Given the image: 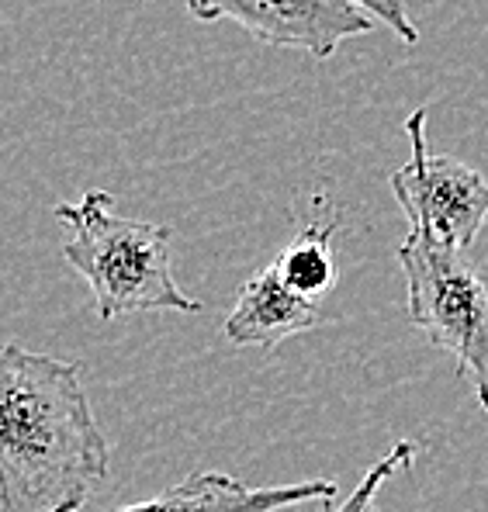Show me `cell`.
<instances>
[{
  "label": "cell",
  "mask_w": 488,
  "mask_h": 512,
  "mask_svg": "<svg viewBox=\"0 0 488 512\" xmlns=\"http://www.w3.org/2000/svg\"><path fill=\"white\" fill-rule=\"evenodd\" d=\"M111 447L80 364L7 343L0 353V506L80 512L108 478Z\"/></svg>",
  "instance_id": "cell-1"
},
{
  "label": "cell",
  "mask_w": 488,
  "mask_h": 512,
  "mask_svg": "<svg viewBox=\"0 0 488 512\" xmlns=\"http://www.w3.org/2000/svg\"><path fill=\"white\" fill-rule=\"evenodd\" d=\"M56 218L73 229L63 260L87 281L104 322L135 312H201V301L187 298L174 281L170 225L118 215L108 191H87L73 205H56Z\"/></svg>",
  "instance_id": "cell-2"
},
{
  "label": "cell",
  "mask_w": 488,
  "mask_h": 512,
  "mask_svg": "<svg viewBox=\"0 0 488 512\" xmlns=\"http://www.w3.org/2000/svg\"><path fill=\"white\" fill-rule=\"evenodd\" d=\"M409 319L437 350L454 357L488 412V277L468 253L412 236L399 246Z\"/></svg>",
  "instance_id": "cell-3"
},
{
  "label": "cell",
  "mask_w": 488,
  "mask_h": 512,
  "mask_svg": "<svg viewBox=\"0 0 488 512\" xmlns=\"http://www.w3.org/2000/svg\"><path fill=\"white\" fill-rule=\"evenodd\" d=\"M412 160L392 173V194L412 236L454 253H468L488 222V180L450 153L426 146V108L405 118Z\"/></svg>",
  "instance_id": "cell-4"
},
{
  "label": "cell",
  "mask_w": 488,
  "mask_h": 512,
  "mask_svg": "<svg viewBox=\"0 0 488 512\" xmlns=\"http://www.w3.org/2000/svg\"><path fill=\"white\" fill-rule=\"evenodd\" d=\"M198 21H236L264 45L329 59L347 39L371 35L378 21L350 0H187Z\"/></svg>",
  "instance_id": "cell-5"
},
{
  "label": "cell",
  "mask_w": 488,
  "mask_h": 512,
  "mask_svg": "<svg viewBox=\"0 0 488 512\" xmlns=\"http://www.w3.org/2000/svg\"><path fill=\"white\" fill-rule=\"evenodd\" d=\"M333 499H336V481L326 478L253 488L246 481L232 478V474L198 471L180 478L177 485L163 488L153 499L111 512H281V509L302 506V502H333Z\"/></svg>",
  "instance_id": "cell-6"
},
{
  "label": "cell",
  "mask_w": 488,
  "mask_h": 512,
  "mask_svg": "<svg viewBox=\"0 0 488 512\" xmlns=\"http://www.w3.org/2000/svg\"><path fill=\"white\" fill-rule=\"evenodd\" d=\"M322 322V305L298 295L281 277L277 263H270L260 274H253L239 291V301L225 315L222 333L236 346H264L274 350L288 336L309 333Z\"/></svg>",
  "instance_id": "cell-7"
},
{
  "label": "cell",
  "mask_w": 488,
  "mask_h": 512,
  "mask_svg": "<svg viewBox=\"0 0 488 512\" xmlns=\"http://www.w3.org/2000/svg\"><path fill=\"white\" fill-rule=\"evenodd\" d=\"M336 229H340V215H326L322 201H315V218H309L298 229V236L277 253V270L298 295L319 301L336 284L340 267H336V256L329 250Z\"/></svg>",
  "instance_id": "cell-8"
},
{
  "label": "cell",
  "mask_w": 488,
  "mask_h": 512,
  "mask_svg": "<svg viewBox=\"0 0 488 512\" xmlns=\"http://www.w3.org/2000/svg\"><path fill=\"white\" fill-rule=\"evenodd\" d=\"M416 454H419L416 440H399L378 464H374L371 471L364 474V478H360L354 495H350V499L343 502L340 509H333V512H378V509H374V495H378L381 485H385V481H392L399 471H409L412 461H416Z\"/></svg>",
  "instance_id": "cell-9"
},
{
  "label": "cell",
  "mask_w": 488,
  "mask_h": 512,
  "mask_svg": "<svg viewBox=\"0 0 488 512\" xmlns=\"http://www.w3.org/2000/svg\"><path fill=\"white\" fill-rule=\"evenodd\" d=\"M350 4H357L360 11H367L374 21H381L385 28H392L405 45L419 42V25L412 21V11H409L405 0H350Z\"/></svg>",
  "instance_id": "cell-10"
}]
</instances>
